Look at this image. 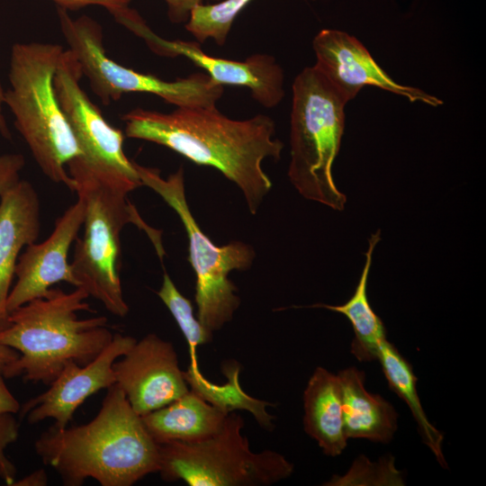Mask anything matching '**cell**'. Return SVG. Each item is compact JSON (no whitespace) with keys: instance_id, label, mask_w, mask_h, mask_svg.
<instances>
[{"instance_id":"1","label":"cell","mask_w":486,"mask_h":486,"mask_svg":"<svg viewBox=\"0 0 486 486\" xmlns=\"http://www.w3.org/2000/svg\"><path fill=\"white\" fill-rule=\"evenodd\" d=\"M125 135L166 147L192 162L219 170L241 191L256 214L272 188L262 167L278 160L284 148L272 118L258 114L237 121L216 107H177L169 113L137 108L124 114Z\"/></svg>"},{"instance_id":"2","label":"cell","mask_w":486,"mask_h":486,"mask_svg":"<svg viewBox=\"0 0 486 486\" xmlns=\"http://www.w3.org/2000/svg\"><path fill=\"white\" fill-rule=\"evenodd\" d=\"M34 450L65 486H80L87 479L102 486H130L158 471V445L116 383L89 422L52 425L35 440Z\"/></svg>"},{"instance_id":"3","label":"cell","mask_w":486,"mask_h":486,"mask_svg":"<svg viewBox=\"0 0 486 486\" xmlns=\"http://www.w3.org/2000/svg\"><path fill=\"white\" fill-rule=\"evenodd\" d=\"M80 287L69 292L50 288L8 315L0 330V342L19 353L5 378L22 376L25 382L49 385L65 364L74 361L85 365L110 344L113 335L107 318L80 319L82 311L94 312Z\"/></svg>"},{"instance_id":"4","label":"cell","mask_w":486,"mask_h":486,"mask_svg":"<svg viewBox=\"0 0 486 486\" xmlns=\"http://www.w3.org/2000/svg\"><path fill=\"white\" fill-rule=\"evenodd\" d=\"M73 192L84 204V232L76 238L73 274L89 295L112 315L124 318L129 306L120 278L121 232L129 222L144 224L128 194L143 185L128 176L92 171L69 163Z\"/></svg>"},{"instance_id":"5","label":"cell","mask_w":486,"mask_h":486,"mask_svg":"<svg viewBox=\"0 0 486 486\" xmlns=\"http://www.w3.org/2000/svg\"><path fill=\"white\" fill-rule=\"evenodd\" d=\"M63 51L62 46L52 43L13 45L10 87L4 91V104L13 113L15 129L43 174L73 192L67 166L81 152L54 89Z\"/></svg>"},{"instance_id":"6","label":"cell","mask_w":486,"mask_h":486,"mask_svg":"<svg viewBox=\"0 0 486 486\" xmlns=\"http://www.w3.org/2000/svg\"><path fill=\"white\" fill-rule=\"evenodd\" d=\"M346 104L314 66L304 68L292 84L288 177L304 198L336 211L344 210L346 202L332 176Z\"/></svg>"},{"instance_id":"7","label":"cell","mask_w":486,"mask_h":486,"mask_svg":"<svg viewBox=\"0 0 486 486\" xmlns=\"http://www.w3.org/2000/svg\"><path fill=\"white\" fill-rule=\"evenodd\" d=\"M243 428L241 416L231 411L207 439L158 444V472L166 482L190 486H266L290 477L293 464L273 450L252 451Z\"/></svg>"},{"instance_id":"8","label":"cell","mask_w":486,"mask_h":486,"mask_svg":"<svg viewBox=\"0 0 486 486\" xmlns=\"http://www.w3.org/2000/svg\"><path fill=\"white\" fill-rule=\"evenodd\" d=\"M135 167L142 184L161 195L176 211L184 227L189 241V261L196 275V318L212 337L232 320L240 304L238 289L229 274L233 270L250 268L255 251L242 241L216 246L203 233L186 201L182 167L166 179L162 178L156 168L142 166L136 162Z\"/></svg>"},{"instance_id":"9","label":"cell","mask_w":486,"mask_h":486,"mask_svg":"<svg viewBox=\"0 0 486 486\" xmlns=\"http://www.w3.org/2000/svg\"><path fill=\"white\" fill-rule=\"evenodd\" d=\"M58 21L69 50L78 60L82 74L93 92L104 104L128 93L155 94L176 107H216L223 94V86L206 73H194L185 78L165 81L123 67L110 58L103 43L101 26L91 17L72 18L58 8Z\"/></svg>"},{"instance_id":"10","label":"cell","mask_w":486,"mask_h":486,"mask_svg":"<svg viewBox=\"0 0 486 486\" xmlns=\"http://www.w3.org/2000/svg\"><path fill=\"white\" fill-rule=\"evenodd\" d=\"M82 76L76 56L64 50L55 73L54 89L81 152L69 163L141 181L135 162L123 151L122 131L108 123L81 87Z\"/></svg>"},{"instance_id":"11","label":"cell","mask_w":486,"mask_h":486,"mask_svg":"<svg viewBox=\"0 0 486 486\" xmlns=\"http://www.w3.org/2000/svg\"><path fill=\"white\" fill-rule=\"evenodd\" d=\"M119 22L142 38L155 53L166 57H185L203 68L219 85L248 87L252 97L266 108L276 106L284 96V72L271 55L254 54L244 61L212 57L202 51L199 42L159 37L135 11Z\"/></svg>"},{"instance_id":"12","label":"cell","mask_w":486,"mask_h":486,"mask_svg":"<svg viewBox=\"0 0 486 486\" xmlns=\"http://www.w3.org/2000/svg\"><path fill=\"white\" fill-rule=\"evenodd\" d=\"M115 383L140 417L168 405L190 387L171 342L154 333L137 341L113 364Z\"/></svg>"},{"instance_id":"13","label":"cell","mask_w":486,"mask_h":486,"mask_svg":"<svg viewBox=\"0 0 486 486\" xmlns=\"http://www.w3.org/2000/svg\"><path fill=\"white\" fill-rule=\"evenodd\" d=\"M136 338L120 333L113 335L110 344L87 364L68 362L44 392L31 398L22 407L21 416L30 424L48 418L63 428L85 400L103 389L115 383L113 364L133 346Z\"/></svg>"},{"instance_id":"14","label":"cell","mask_w":486,"mask_h":486,"mask_svg":"<svg viewBox=\"0 0 486 486\" xmlns=\"http://www.w3.org/2000/svg\"><path fill=\"white\" fill-rule=\"evenodd\" d=\"M84 212V204L77 198L56 220L48 238L25 247L15 267L16 282L6 301L8 314L32 300L45 296L58 283L66 282L78 287L68 256L83 225Z\"/></svg>"},{"instance_id":"15","label":"cell","mask_w":486,"mask_h":486,"mask_svg":"<svg viewBox=\"0 0 486 486\" xmlns=\"http://www.w3.org/2000/svg\"><path fill=\"white\" fill-rule=\"evenodd\" d=\"M314 67L347 103L364 86H374L411 102L438 106L443 102L424 91L393 81L355 37L337 30H322L313 40Z\"/></svg>"},{"instance_id":"16","label":"cell","mask_w":486,"mask_h":486,"mask_svg":"<svg viewBox=\"0 0 486 486\" xmlns=\"http://www.w3.org/2000/svg\"><path fill=\"white\" fill-rule=\"evenodd\" d=\"M40 231V204L34 186L19 179L0 194V330L8 324L6 301L23 248Z\"/></svg>"},{"instance_id":"17","label":"cell","mask_w":486,"mask_h":486,"mask_svg":"<svg viewBox=\"0 0 486 486\" xmlns=\"http://www.w3.org/2000/svg\"><path fill=\"white\" fill-rule=\"evenodd\" d=\"M228 414L190 389L168 405L142 416L141 419L157 444L193 443L217 434Z\"/></svg>"},{"instance_id":"18","label":"cell","mask_w":486,"mask_h":486,"mask_svg":"<svg viewBox=\"0 0 486 486\" xmlns=\"http://www.w3.org/2000/svg\"><path fill=\"white\" fill-rule=\"evenodd\" d=\"M342 398L345 434L349 438H364L388 443L397 430L398 414L393 406L364 387V374L348 367L338 374Z\"/></svg>"},{"instance_id":"19","label":"cell","mask_w":486,"mask_h":486,"mask_svg":"<svg viewBox=\"0 0 486 486\" xmlns=\"http://www.w3.org/2000/svg\"><path fill=\"white\" fill-rule=\"evenodd\" d=\"M303 426L324 454L338 456L346 448L342 398L338 374L317 367L303 392Z\"/></svg>"},{"instance_id":"20","label":"cell","mask_w":486,"mask_h":486,"mask_svg":"<svg viewBox=\"0 0 486 486\" xmlns=\"http://www.w3.org/2000/svg\"><path fill=\"white\" fill-rule=\"evenodd\" d=\"M380 240V230L372 234L365 262L359 281L351 298L341 305L316 303L310 308H324L343 314L352 325L355 337L351 343V353L361 362L377 360L379 344L386 339V330L382 320L374 312L367 297V283L373 253Z\"/></svg>"},{"instance_id":"21","label":"cell","mask_w":486,"mask_h":486,"mask_svg":"<svg viewBox=\"0 0 486 486\" xmlns=\"http://www.w3.org/2000/svg\"><path fill=\"white\" fill-rule=\"evenodd\" d=\"M377 360L381 364L391 390L409 406L424 443L432 451L438 463L446 467L442 452L443 435L429 422L422 408L417 392V377L410 364L387 338L379 344Z\"/></svg>"},{"instance_id":"22","label":"cell","mask_w":486,"mask_h":486,"mask_svg":"<svg viewBox=\"0 0 486 486\" xmlns=\"http://www.w3.org/2000/svg\"><path fill=\"white\" fill-rule=\"evenodd\" d=\"M252 0H222L214 4L195 6L185 22V29L199 43L212 39L223 46L238 14Z\"/></svg>"},{"instance_id":"23","label":"cell","mask_w":486,"mask_h":486,"mask_svg":"<svg viewBox=\"0 0 486 486\" xmlns=\"http://www.w3.org/2000/svg\"><path fill=\"white\" fill-rule=\"evenodd\" d=\"M157 294L182 331L188 346L189 356H196L197 347L210 342L212 337L194 315L191 302L179 292L166 272L163 274L162 284Z\"/></svg>"},{"instance_id":"24","label":"cell","mask_w":486,"mask_h":486,"mask_svg":"<svg viewBox=\"0 0 486 486\" xmlns=\"http://www.w3.org/2000/svg\"><path fill=\"white\" fill-rule=\"evenodd\" d=\"M402 485V475L392 459H382L378 464L371 463L364 455L356 459L349 472L343 476H333L325 485Z\"/></svg>"},{"instance_id":"25","label":"cell","mask_w":486,"mask_h":486,"mask_svg":"<svg viewBox=\"0 0 486 486\" xmlns=\"http://www.w3.org/2000/svg\"><path fill=\"white\" fill-rule=\"evenodd\" d=\"M0 376V479L12 486L15 481L16 468L6 455L7 447L17 441L19 425L12 413L17 412L18 402L10 394Z\"/></svg>"},{"instance_id":"26","label":"cell","mask_w":486,"mask_h":486,"mask_svg":"<svg viewBox=\"0 0 486 486\" xmlns=\"http://www.w3.org/2000/svg\"><path fill=\"white\" fill-rule=\"evenodd\" d=\"M25 165L22 154L0 155V194L20 179V173Z\"/></svg>"},{"instance_id":"27","label":"cell","mask_w":486,"mask_h":486,"mask_svg":"<svg viewBox=\"0 0 486 486\" xmlns=\"http://www.w3.org/2000/svg\"><path fill=\"white\" fill-rule=\"evenodd\" d=\"M59 8L78 10L88 5H100L106 8L114 17L124 13L131 0H52Z\"/></svg>"},{"instance_id":"28","label":"cell","mask_w":486,"mask_h":486,"mask_svg":"<svg viewBox=\"0 0 486 486\" xmlns=\"http://www.w3.org/2000/svg\"><path fill=\"white\" fill-rule=\"evenodd\" d=\"M167 5V14L175 23L186 22L193 9L202 4V0H164ZM222 1V0H214Z\"/></svg>"},{"instance_id":"29","label":"cell","mask_w":486,"mask_h":486,"mask_svg":"<svg viewBox=\"0 0 486 486\" xmlns=\"http://www.w3.org/2000/svg\"><path fill=\"white\" fill-rule=\"evenodd\" d=\"M19 358V353L0 342V376L6 377L11 365Z\"/></svg>"},{"instance_id":"30","label":"cell","mask_w":486,"mask_h":486,"mask_svg":"<svg viewBox=\"0 0 486 486\" xmlns=\"http://www.w3.org/2000/svg\"><path fill=\"white\" fill-rule=\"evenodd\" d=\"M48 482L46 471L38 469L20 480L14 481L12 486H46Z\"/></svg>"},{"instance_id":"31","label":"cell","mask_w":486,"mask_h":486,"mask_svg":"<svg viewBox=\"0 0 486 486\" xmlns=\"http://www.w3.org/2000/svg\"><path fill=\"white\" fill-rule=\"evenodd\" d=\"M4 94V91L0 82V135L7 140H10L12 138L11 132L3 113Z\"/></svg>"}]
</instances>
